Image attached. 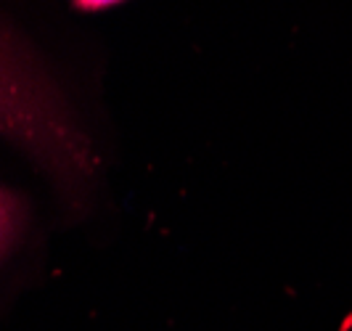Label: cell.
<instances>
[{
    "instance_id": "cell-1",
    "label": "cell",
    "mask_w": 352,
    "mask_h": 331,
    "mask_svg": "<svg viewBox=\"0 0 352 331\" xmlns=\"http://www.w3.org/2000/svg\"><path fill=\"white\" fill-rule=\"evenodd\" d=\"M0 133L24 143L61 175H88L96 164L61 96L0 37Z\"/></svg>"
},
{
    "instance_id": "cell-2",
    "label": "cell",
    "mask_w": 352,
    "mask_h": 331,
    "mask_svg": "<svg viewBox=\"0 0 352 331\" xmlns=\"http://www.w3.org/2000/svg\"><path fill=\"white\" fill-rule=\"evenodd\" d=\"M19 202L8 191L0 189V252L11 244V239L16 236L19 231Z\"/></svg>"
},
{
    "instance_id": "cell-3",
    "label": "cell",
    "mask_w": 352,
    "mask_h": 331,
    "mask_svg": "<svg viewBox=\"0 0 352 331\" xmlns=\"http://www.w3.org/2000/svg\"><path fill=\"white\" fill-rule=\"evenodd\" d=\"M80 8H85V11H98V8H106V6H114V3H120V0H74Z\"/></svg>"
}]
</instances>
